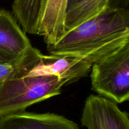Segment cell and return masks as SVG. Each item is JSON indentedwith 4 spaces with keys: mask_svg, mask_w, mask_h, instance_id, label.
Instances as JSON below:
<instances>
[{
    "mask_svg": "<svg viewBox=\"0 0 129 129\" xmlns=\"http://www.w3.org/2000/svg\"><path fill=\"white\" fill-rule=\"evenodd\" d=\"M128 42L129 10L108 6L47 49L50 55L81 58L93 64Z\"/></svg>",
    "mask_w": 129,
    "mask_h": 129,
    "instance_id": "6da1fadb",
    "label": "cell"
},
{
    "mask_svg": "<svg viewBox=\"0 0 129 129\" xmlns=\"http://www.w3.org/2000/svg\"><path fill=\"white\" fill-rule=\"evenodd\" d=\"M63 81L53 76H26L0 84V118L61 93Z\"/></svg>",
    "mask_w": 129,
    "mask_h": 129,
    "instance_id": "7a4b0ae2",
    "label": "cell"
},
{
    "mask_svg": "<svg viewBox=\"0 0 129 129\" xmlns=\"http://www.w3.org/2000/svg\"><path fill=\"white\" fill-rule=\"evenodd\" d=\"M91 89L117 104L129 99V42L98 61L91 68Z\"/></svg>",
    "mask_w": 129,
    "mask_h": 129,
    "instance_id": "3957f363",
    "label": "cell"
},
{
    "mask_svg": "<svg viewBox=\"0 0 129 129\" xmlns=\"http://www.w3.org/2000/svg\"><path fill=\"white\" fill-rule=\"evenodd\" d=\"M81 122L87 129H129L127 112L115 102L94 94L85 100Z\"/></svg>",
    "mask_w": 129,
    "mask_h": 129,
    "instance_id": "277c9868",
    "label": "cell"
},
{
    "mask_svg": "<svg viewBox=\"0 0 129 129\" xmlns=\"http://www.w3.org/2000/svg\"><path fill=\"white\" fill-rule=\"evenodd\" d=\"M91 65L81 58L42 54L39 64L26 76L55 77L68 85L87 76L90 73Z\"/></svg>",
    "mask_w": 129,
    "mask_h": 129,
    "instance_id": "5b68a950",
    "label": "cell"
},
{
    "mask_svg": "<svg viewBox=\"0 0 129 129\" xmlns=\"http://www.w3.org/2000/svg\"><path fill=\"white\" fill-rule=\"evenodd\" d=\"M0 129H79L64 116L52 113L21 112L0 118Z\"/></svg>",
    "mask_w": 129,
    "mask_h": 129,
    "instance_id": "8992f818",
    "label": "cell"
},
{
    "mask_svg": "<svg viewBox=\"0 0 129 129\" xmlns=\"http://www.w3.org/2000/svg\"><path fill=\"white\" fill-rule=\"evenodd\" d=\"M33 47L12 13L0 10V52L16 59Z\"/></svg>",
    "mask_w": 129,
    "mask_h": 129,
    "instance_id": "52a82bcc",
    "label": "cell"
},
{
    "mask_svg": "<svg viewBox=\"0 0 129 129\" xmlns=\"http://www.w3.org/2000/svg\"><path fill=\"white\" fill-rule=\"evenodd\" d=\"M68 0H46L42 11L37 35L42 36L47 46L54 45L65 33Z\"/></svg>",
    "mask_w": 129,
    "mask_h": 129,
    "instance_id": "ba28073f",
    "label": "cell"
},
{
    "mask_svg": "<svg viewBox=\"0 0 129 129\" xmlns=\"http://www.w3.org/2000/svg\"><path fill=\"white\" fill-rule=\"evenodd\" d=\"M46 0H14L12 15L25 33L37 35L42 11Z\"/></svg>",
    "mask_w": 129,
    "mask_h": 129,
    "instance_id": "9c48e42d",
    "label": "cell"
},
{
    "mask_svg": "<svg viewBox=\"0 0 129 129\" xmlns=\"http://www.w3.org/2000/svg\"><path fill=\"white\" fill-rule=\"evenodd\" d=\"M42 55L41 52L33 47L17 59L0 63V84L26 76L39 64Z\"/></svg>",
    "mask_w": 129,
    "mask_h": 129,
    "instance_id": "30bf717a",
    "label": "cell"
},
{
    "mask_svg": "<svg viewBox=\"0 0 129 129\" xmlns=\"http://www.w3.org/2000/svg\"><path fill=\"white\" fill-rule=\"evenodd\" d=\"M110 0H87L66 14L65 33L105 10ZM64 33V34H65Z\"/></svg>",
    "mask_w": 129,
    "mask_h": 129,
    "instance_id": "8fae6325",
    "label": "cell"
},
{
    "mask_svg": "<svg viewBox=\"0 0 129 129\" xmlns=\"http://www.w3.org/2000/svg\"><path fill=\"white\" fill-rule=\"evenodd\" d=\"M86 1H87V0H68V2H67L66 13L69 12V11L75 9L76 8L78 7L81 4L85 2Z\"/></svg>",
    "mask_w": 129,
    "mask_h": 129,
    "instance_id": "7c38bea8",
    "label": "cell"
},
{
    "mask_svg": "<svg viewBox=\"0 0 129 129\" xmlns=\"http://www.w3.org/2000/svg\"><path fill=\"white\" fill-rule=\"evenodd\" d=\"M16 59H17V58H16ZM13 59V58L7 56V55H6L5 54H3L2 52H0V63L11 61V60H15V59Z\"/></svg>",
    "mask_w": 129,
    "mask_h": 129,
    "instance_id": "4fadbf2b",
    "label": "cell"
}]
</instances>
